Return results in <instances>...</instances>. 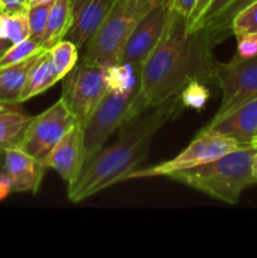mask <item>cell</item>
Masks as SVG:
<instances>
[{"label": "cell", "mask_w": 257, "mask_h": 258, "mask_svg": "<svg viewBox=\"0 0 257 258\" xmlns=\"http://www.w3.org/2000/svg\"><path fill=\"white\" fill-rule=\"evenodd\" d=\"M44 50L45 49L38 40H34L30 37L27 38V39L12 44L8 48L7 52L0 57V70L8 67V66L15 64V63L23 62V60L28 59L35 54H39Z\"/></svg>", "instance_id": "obj_21"}, {"label": "cell", "mask_w": 257, "mask_h": 258, "mask_svg": "<svg viewBox=\"0 0 257 258\" xmlns=\"http://www.w3.org/2000/svg\"><path fill=\"white\" fill-rule=\"evenodd\" d=\"M232 2L233 0H211L208 7L206 8L204 13L202 14V17L194 24V27H191V29H199V28H204L208 24H211Z\"/></svg>", "instance_id": "obj_26"}, {"label": "cell", "mask_w": 257, "mask_h": 258, "mask_svg": "<svg viewBox=\"0 0 257 258\" xmlns=\"http://www.w3.org/2000/svg\"><path fill=\"white\" fill-rule=\"evenodd\" d=\"M209 98L208 88L199 81H191L180 91V100L184 107L201 110Z\"/></svg>", "instance_id": "obj_25"}, {"label": "cell", "mask_w": 257, "mask_h": 258, "mask_svg": "<svg viewBox=\"0 0 257 258\" xmlns=\"http://www.w3.org/2000/svg\"><path fill=\"white\" fill-rule=\"evenodd\" d=\"M72 25V0H54L48 14L40 44L48 50L67 35Z\"/></svg>", "instance_id": "obj_17"}, {"label": "cell", "mask_w": 257, "mask_h": 258, "mask_svg": "<svg viewBox=\"0 0 257 258\" xmlns=\"http://www.w3.org/2000/svg\"><path fill=\"white\" fill-rule=\"evenodd\" d=\"M10 193H13L12 183L4 170H0V202L4 201Z\"/></svg>", "instance_id": "obj_31"}, {"label": "cell", "mask_w": 257, "mask_h": 258, "mask_svg": "<svg viewBox=\"0 0 257 258\" xmlns=\"http://www.w3.org/2000/svg\"><path fill=\"white\" fill-rule=\"evenodd\" d=\"M254 2H257V0H233L211 24H208L204 28H208L209 30H212L214 33V35L217 37V39L219 42H222L227 35L231 34L229 27H231V23L233 20V18L239 12H242L244 8H247Z\"/></svg>", "instance_id": "obj_22"}, {"label": "cell", "mask_w": 257, "mask_h": 258, "mask_svg": "<svg viewBox=\"0 0 257 258\" xmlns=\"http://www.w3.org/2000/svg\"><path fill=\"white\" fill-rule=\"evenodd\" d=\"M239 148L242 146L232 139L201 131L199 135L189 144L188 148L184 149L175 158L158 164V165L150 166V168L136 169L128 175L127 180L128 179L155 178V176L166 178L176 171L188 170V169L197 168L212 160H216Z\"/></svg>", "instance_id": "obj_8"}, {"label": "cell", "mask_w": 257, "mask_h": 258, "mask_svg": "<svg viewBox=\"0 0 257 258\" xmlns=\"http://www.w3.org/2000/svg\"><path fill=\"white\" fill-rule=\"evenodd\" d=\"M54 0H34L30 5H34V4H44V3H53Z\"/></svg>", "instance_id": "obj_35"}, {"label": "cell", "mask_w": 257, "mask_h": 258, "mask_svg": "<svg viewBox=\"0 0 257 258\" xmlns=\"http://www.w3.org/2000/svg\"><path fill=\"white\" fill-rule=\"evenodd\" d=\"M197 2L198 0H174L173 7L176 12H179L181 15L189 19L190 15L193 14L194 9H196Z\"/></svg>", "instance_id": "obj_29"}, {"label": "cell", "mask_w": 257, "mask_h": 258, "mask_svg": "<svg viewBox=\"0 0 257 258\" xmlns=\"http://www.w3.org/2000/svg\"><path fill=\"white\" fill-rule=\"evenodd\" d=\"M214 85L222 91L218 111L212 120H218L257 97V55L239 58L234 55L231 62H217Z\"/></svg>", "instance_id": "obj_7"}, {"label": "cell", "mask_w": 257, "mask_h": 258, "mask_svg": "<svg viewBox=\"0 0 257 258\" xmlns=\"http://www.w3.org/2000/svg\"><path fill=\"white\" fill-rule=\"evenodd\" d=\"M256 145L242 146L232 153L188 170L176 171L166 178L202 191L227 204H237L248 186L257 184L252 174Z\"/></svg>", "instance_id": "obj_3"}, {"label": "cell", "mask_w": 257, "mask_h": 258, "mask_svg": "<svg viewBox=\"0 0 257 258\" xmlns=\"http://www.w3.org/2000/svg\"><path fill=\"white\" fill-rule=\"evenodd\" d=\"M3 154H0V170H3Z\"/></svg>", "instance_id": "obj_36"}, {"label": "cell", "mask_w": 257, "mask_h": 258, "mask_svg": "<svg viewBox=\"0 0 257 258\" xmlns=\"http://www.w3.org/2000/svg\"><path fill=\"white\" fill-rule=\"evenodd\" d=\"M163 0H116L90 42L82 60L95 66L120 62L121 53L140 20Z\"/></svg>", "instance_id": "obj_4"}, {"label": "cell", "mask_w": 257, "mask_h": 258, "mask_svg": "<svg viewBox=\"0 0 257 258\" xmlns=\"http://www.w3.org/2000/svg\"><path fill=\"white\" fill-rule=\"evenodd\" d=\"M203 133L232 139L241 146L257 144V97L218 120H212Z\"/></svg>", "instance_id": "obj_13"}, {"label": "cell", "mask_w": 257, "mask_h": 258, "mask_svg": "<svg viewBox=\"0 0 257 258\" xmlns=\"http://www.w3.org/2000/svg\"><path fill=\"white\" fill-rule=\"evenodd\" d=\"M53 3H44V4H34L28 7V22H29L30 38L38 40L40 43L47 24L48 14Z\"/></svg>", "instance_id": "obj_24"}, {"label": "cell", "mask_w": 257, "mask_h": 258, "mask_svg": "<svg viewBox=\"0 0 257 258\" xmlns=\"http://www.w3.org/2000/svg\"><path fill=\"white\" fill-rule=\"evenodd\" d=\"M77 122V118L60 98L42 113L32 117L19 146L42 161Z\"/></svg>", "instance_id": "obj_9"}, {"label": "cell", "mask_w": 257, "mask_h": 258, "mask_svg": "<svg viewBox=\"0 0 257 258\" xmlns=\"http://www.w3.org/2000/svg\"><path fill=\"white\" fill-rule=\"evenodd\" d=\"M27 9L25 0H0V12L3 13H18Z\"/></svg>", "instance_id": "obj_28"}, {"label": "cell", "mask_w": 257, "mask_h": 258, "mask_svg": "<svg viewBox=\"0 0 257 258\" xmlns=\"http://www.w3.org/2000/svg\"><path fill=\"white\" fill-rule=\"evenodd\" d=\"M209 2L211 0H198L197 2V5H196V9H194L193 14L190 15V18L188 19L189 22V27H194V24H196L197 22H198L199 18L202 17V14L204 13V10H206V8L208 7Z\"/></svg>", "instance_id": "obj_30"}, {"label": "cell", "mask_w": 257, "mask_h": 258, "mask_svg": "<svg viewBox=\"0 0 257 258\" xmlns=\"http://www.w3.org/2000/svg\"><path fill=\"white\" fill-rule=\"evenodd\" d=\"M229 32L234 37L257 34V2L252 3L233 18Z\"/></svg>", "instance_id": "obj_23"}, {"label": "cell", "mask_w": 257, "mask_h": 258, "mask_svg": "<svg viewBox=\"0 0 257 258\" xmlns=\"http://www.w3.org/2000/svg\"><path fill=\"white\" fill-rule=\"evenodd\" d=\"M219 40L208 28L191 29L188 18L171 9L165 32L139 71L138 90L146 108L179 95L191 81L214 83Z\"/></svg>", "instance_id": "obj_1"}, {"label": "cell", "mask_w": 257, "mask_h": 258, "mask_svg": "<svg viewBox=\"0 0 257 258\" xmlns=\"http://www.w3.org/2000/svg\"><path fill=\"white\" fill-rule=\"evenodd\" d=\"M45 168L53 169L71 186L85 166L83 126L77 122L42 160Z\"/></svg>", "instance_id": "obj_11"}, {"label": "cell", "mask_w": 257, "mask_h": 258, "mask_svg": "<svg viewBox=\"0 0 257 258\" xmlns=\"http://www.w3.org/2000/svg\"><path fill=\"white\" fill-rule=\"evenodd\" d=\"M10 45H12V43H10L9 40L0 39V57L7 52V49L10 47Z\"/></svg>", "instance_id": "obj_32"}, {"label": "cell", "mask_w": 257, "mask_h": 258, "mask_svg": "<svg viewBox=\"0 0 257 258\" xmlns=\"http://www.w3.org/2000/svg\"><path fill=\"white\" fill-rule=\"evenodd\" d=\"M45 166L19 145L3 154V170L12 183L13 193H37L44 176Z\"/></svg>", "instance_id": "obj_12"}, {"label": "cell", "mask_w": 257, "mask_h": 258, "mask_svg": "<svg viewBox=\"0 0 257 258\" xmlns=\"http://www.w3.org/2000/svg\"><path fill=\"white\" fill-rule=\"evenodd\" d=\"M42 53L0 70V101L8 105H19L20 93L24 87L30 68Z\"/></svg>", "instance_id": "obj_16"}, {"label": "cell", "mask_w": 257, "mask_h": 258, "mask_svg": "<svg viewBox=\"0 0 257 258\" xmlns=\"http://www.w3.org/2000/svg\"><path fill=\"white\" fill-rule=\"evenodd\" d=\"M173 3L174 0H163L140 20L128 38L118 63H126L138 72L140 71L165 32Z\"/></svg>", "instance_id": "obj_10"}, {"label": "cell", "mask_w": 257, "mask_h": 258, "mask_svg": "<svg viewBox=\"0 0 257 258\" xmlns=\"http://www.w3.org/2000/svg\"><path fill=\"white\" fill-rule=\"evenodd\" d=\"M58 78L63 80L78 63V48L70 39H62L48 49Z\"/></svg>", "instance_id": "obj_20"}, {"label": "cell", "mask_w": 257, "mask_h": 258, "mask_svg": "<svg viewBox=\"0 0 257 258\" xmlns=\"http://www.w3.org/2000/svg\"><path fill=\"white\" fill-rule=\"evenodd\" d=\"M184 108L180 93L165 102L148 108L118 130V138L103 146L81 171L75 184L68 186V199L81 203L95 194L127 180L146 158L151 141L159 130Z\"/></svg>", "instance_id": "obj_2"}, {"label": "cell", "mask_w": 257, "mask_h": 258, "mask_svg": "<svg viewBox=\"0 0 257 258\" xmlns=\"http://www.w3.org/2000/svg\"><path fill=\"white\" fill-rule=\"evenodd\" d=\"M13 106H15V105H8V103H5V102H3V101H0V111L8 110V108L13 107Z\"/></svg>", "instance_id": "obj_34"}, {"label": "cell", "mask_w": 257, "mask_h": 258, "mask_svg": "<svg viewBox=\"0 0 257 258\" xmlns=\"http://www.w3.org/2000/svg\"><path fill=\"white\" fill-rule=\"evenodd\" d=\"M0 154H3V153H0Z\"/></svg>", "instance_id": "obj_38"}, {"label": "cell", "mask_w": 257, "mask_h": 258, "mask_svg": "<svg viewBox=\"0 0 257 258\" xmlns=\"http://www.w3.org/2000/svg\"><path fill=\"white\" fill-rule=\"evenodd\" d=\"M32 116L23 112L18 105L0 111V153L19 145Z\"/></svg>", "instance_id": "obj_18"}, {"label": "cell", "mask_w": 257, "mask_h": 258, "mask_svg": "<svg viewBox=\"0 0 257 258\" xmlns=\"http://www.w3.org/2000/svg\"><path fill=\"white\" fill-rule=\"evenodd\" d=\"M239 58H253L257 55V34L237 37L236 54Z\"/></svg>", "instance_id": "obj_27"}, {"label": "cell", "mask_w": 257, "mask_h": 258, "mask_svg": "<svg viewBox=\"0 0 257 258\" xmlns=\"http://www.w3.org/2000/svg\"><path fill=\"white\" fill-rule=\"evenodd\" d=\"M33 2H34V0H25V3H27V5H28V7H29V5L32 4Z\"/></svg>", "instance_id": "obj_37"}, {"label": "cell", "mask_w": 257, "mask_h": 258, "mask_svg": "<svg viewBox=\"0 0 257 258\" xmlns=\"http://www.w3.org/2000/svg\"><path fill=\"white\" fill-rule=\"evenodd\" d=\"M116 0H72V25L67 39L80 49L87 45Z\"/></svg>", "instance_id": "obj_14"}, {"label": "cell", "mask_w": 257, "mask_h": 258, "mask_svg": "<svg viewBox=\"0 0 257 258\" xmlns=\"http://www.w3.org/2000/svg\"><path fill=\"white\" fill-rule=\"evenodd\" d=\"M29 35L28 9L18 13L0 12V39L15 44L29 38Z\"/></svg>", "instance_id": "obj_19"}, {"label": "cell", "mask_w": 257, "mask_h": 258, "mask_svg": "<svg viewBox=\"0 0 257 258\" xmlns=\"http://www.w3.org/2000/svg\"><path fill=\"white\" fill-rule=\"evenodd\" d=\"M251 166H252V174H253L254 179H256V180H257V151H256V153H254L253 158H252Z\"/></svg>", "instance_id": "obj_33"}, {"label": "cell", "mask_w": 257, "mask_h": 258, "mask_svg": "<svg viewBox=\"0 0 257 258\" xmlns=\"http://www.w3.org/2000/svg\"><path fill=\"white\" fill-rule=\"evenodd\" d=\"M58 81L59 78L53 68L49 52L44 50L35 60L33 67L30 68L29 75H28L24 87L20 93L19 103L42 95L52 86H54Z\"/></svg>", "instance_id": "obj_15"}, {"label": "cell", "mask_w": 257, "mask_h": 258, "mask_svg": "<svg viewBox=\"0 0 257 258\" xmlns=\"http://www.w3.org/2000/svg\"><path fill=\"white\" fill-rule=\"evenodd\" d=\"M148 108L139 95L138 85L127 91H108L83 126L85 165L105 146L108 139Z\"/></svg>", "instance_id": "obj_5"}, {"label": "cell", "mask_w": 257, "mask_h": 258, "mask_svg": "<svg viewBox=\"0 0 257 258\" xmlns=\"http://www.w3.org/2000/svg\"><path fill=\"white\" fill-rule=\"evenodd\" d=\"M107 92L102 66L81 60L63 78L60 98L78 122L85 125Z\"/></svg>", "instance_id": "obj_6"}]
</instances>
